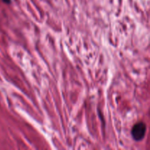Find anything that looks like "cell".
Here are the masks:
<instances>
[{
  "label": "cell",
  "mask_w": 150,
  "mask_h": 150,
  "mask_svg": "<svg viewBox=\"0 0 150 150\" xmlns=\"http://www.w3.org/2000/svg\"><path fill=\"white\" fill-rule=\"evenodd\" d=\"M146 131V126L144 122H138L135 125L131 130L133 139L136 142L143 140Z\"/></svg>",
  "instance_id": "obj_1"
},
{
  "label": "cell",
  "mask_w": 150,
  "mask_h": 150,
  "mask_svg": "<svg viewBox=\"0 0 150 150\" xmlns=\"http://www.w3.org/2000/svg\"><path fill=\"white\" fill-rule=\"evenodd\" d=\"M1 1H3L6 4H10V2H11V0H1Z\"/></svg>",
  "instance_id": "obj_2"
}]
</instances>
